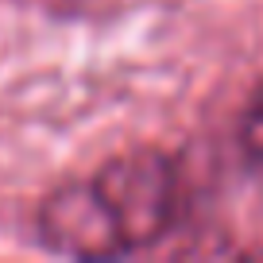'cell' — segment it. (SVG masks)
I'll use <instances>...</instances> for the list:
<instances>
[{
    "label": "cell",
    "instance_id": "6da1fadb",
    "mask_svg": "<svg viewBox=\"0 0 263 263\" xmlns=\"http://www.w3.org/2000/svg\"><path fill=\"white\" fill-rule=\"evenodd\" d=\"M178 217V166L155 147L108 159L93 178L66 182L43 201L39 232L54 252L105 259L151 248Z\"/></svg>",
    "mask_w": 263,
    "mask_h": 263
},
{
    "label": "cell",
    "instance_id": "7a4b0ae2",
    "mask_svg": "<svg viewBox=\"0 0 263 263\" xmlns=\"http://www.w3.org/2000/svg\"><path fill=\"white\" fill-rule=\"evenodd\" d=\"M240 147L248 151V159L263 163V82L255 85L252 101L244 108V120H240Z\"/></svg>",
    "mask_w": 263,
    "mask_h": 263
}]
</instances>
